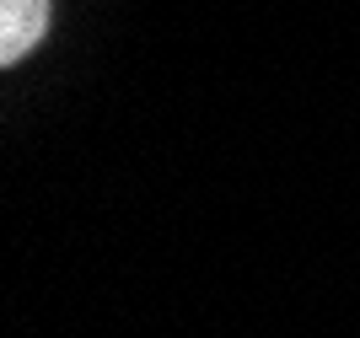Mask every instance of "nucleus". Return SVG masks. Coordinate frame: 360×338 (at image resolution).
<instances>
[{"label":"nucleus","mask_w":360,"mask_h":338,"mask_svg":"<svg viewBox=\"0 0 360 338\" xmlns=\"http://www.w3.org/2000/svg\"><path fill=\"white\" fill-rule=\"evenodd\" d=\"M49 32V0H0V59L16 65L44 44Z\"/></svg>","instance_id":"nucleus-1"}]
</instances>
